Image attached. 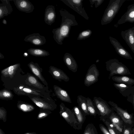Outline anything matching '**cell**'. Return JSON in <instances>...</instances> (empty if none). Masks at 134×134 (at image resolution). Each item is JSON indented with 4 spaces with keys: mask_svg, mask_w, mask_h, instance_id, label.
Instances as JSON below:
<instances>
[{
    "mask_svg": "<svg viewBox=\"0 0 134 134\" xmlns=\"http://www.w3.org/2000/svg\"><path fill=\"white\" fill-rule=\"evenodd\" d=\"M105 63L107 70L110 72L109 79L115 75L124 76L131 74L127 67L116 59H110Z\"/></svg>",
    "mask_w": 134,
    "mask_h": 134,
    "instance_id": "cell-1",
    "label": "cell"
},
{
    "mask_svg": "<svg viewBox=\"0 0 134 134\" xmlns=\"http://www.w3.org/2000/svg\"><path fill=\"white\" fill-rule=\"evenodd\" d=\"M125 0H111L105 10L102 20V24L110 23L119 11Z\"/></svg>",
    "mask_w": 134,
    "mask_h": 134,
    "instance_id": "cell-2",
    "label": "cell"
},
{
    "mask_svg": "<svg viewBox=\"0 0 134 134\" xmlns=\"http://www.w3.org/2000/svg\"><path fill=\"white\" fill-rule=\"evenodd\" d=\"M59 113L70 126L75 130H80L82 127L77 119L73 109H70L62 102L59 105Z\"/></svg>",
    "mask_w": 134,
    "mask_h": 134,
    "instance_id": "cell-3",
    "label": "cell"
},
{
    "mask_svg": "<svg viewBox=\"0 0 134 134\" xmlns=\"http://www.w3.org/2000/svg\"><path fill=\"white\" fill-rule=\"evenodd\" d=\"M13 90L16 94L19 96L36 95L46 98L52 99L49 92L35 89L26 85H20L13 88Z\"/></svg>",
    "mask_w": 134,
    "mask_h": 134,
    "instance_id": "cell-4",
    "label": "cell"
},
{
    "mask_svg": "<svg viewBox=\"0 0 134 134\" xmlns=\"http://www.w3.org/2000/svg\"><path fill=\"white\" fill-rule=\"evenodd\" d=\"M93 101L98 111L99 118L108 119L114 111L105 100L100 97H94Z\"/></svg>",
    "mask_w": 134,
    "mask_h": 134,
    "instance_id": "cell-5",
    "label": "cell"
},
{
    "mask_svg": "<svg viewBox=\"0 0 134 134\" xmlns=\"http://www.w3.org/2000/svg\"><path fill=\"white\" fill-rule=\"evenodd\" d=\"M108 103L111 106L114 111L121 117L125 125L128 127L132 128L134 126V118L133 114L129 113L126 110H124L119 107L118 105L111 101Z\"/></svg>",
    "mask_w": 134,
    "mask_h": 134,
    "instance_id": "cell-6",
    "label": "cell"
},
{
    "mask_svg": "<svg viewBox=\"0 0 134 134\" xmlns=\"http://www.w3.org/2000/svg\"><path fill=\"white\" fill-rule=\"evenodd\" d=\"M32 102L40 108L54 111L57 105L52 99L46 98L39 96L30 95L27 96Z\"/></svg>",
    "mask_w": 134,
    "mask_h": 134,
    "instance_id": "cell-7",
    "label": "cell"
},
{
    "mask_svg": "<svg viewBox=\"0 0 134 134\" xmlns=\"http://www.w3.org/2000/svg\"><path fill=\"white\" fill-rule=\"evenodd\" d=\"M99 72L96 65L92 64L89 68L85 75L84 80L85 86L89 87L97 82Z\"/></svg>",
    "mask_w": 134,
    "mask_h": 134,
    "instance_id": "cell-8",
    "label": "cell"
},
{
    "mask_svg": "<svg viewBox=\"0 0 134 134\" xmlns=\"http://www.w3.org/2000/svg\"><path fill=\"white\" fill-rule=\"evenodd\" d=\"M126 12L118 21L114 26L117 27L121 24L126 22L134 23V4L129 5Z\"/></svg>",
    "mask_w": 134,
    "mask_h": 134,
    "instance_id": "cell-9",
    "label": "cell"
},
{
    "mask_svg": "<svg viewBox=\"0 0 134 134\" xmlns=\"http://www.w3.org/2000/svg\"><path fill=\"white\" fill-rule=\"evenodd\" d=\"M110 40L116 53L120 56L127 59H133L131 54L124 48L116 38L109 37Z\"/></svg>",
    "mask_w": 134,
    "mask_h": 134,
    "instance_id": "cell-10",
    "label": "cell"
},
{
    "mask_svg": "<svg viewBox=\"0 0 134 134\" xmlns=\"http://www.w3.org/2000/svg\"><path fill=\"white\" fill-rule=\"evenodd\" d=\"M61 1L85 18L88 19V16L82 8V0Z\"/></svg>",
    "mask_w": 134,
    "mask_h": 134,
    "instance_id": "cell-11",
    "label": "cell"
},
{
    "mask_svg": "<svg viewBox=\"0 0 134 134\" xmlns=\"http://www.w3.org/2000/svg\"><path fill=\"white\" fill-rule=\"evenodd\" d=\"M17 8L20 11L26 13H31L34 8L32 4L28 0H12Z\"/></svg>",
    "mask_w": 134,
    "mask_h": 134,
    "instance_id": "cell-12",
    "label": "cell"
},
{
    "mask_svg": "<svg viewBox=\"0 0 134 134\" xmlns=\"http://www.w3.org/2000/svg\"><path fill=\"white\" fill-rule=\"evenodd\" d=\"M121 35L133 53H134V27L122 31Z\"/></svg>",
    "mask_w": 134,
    "mask_h": 134,
    "instance_id": "cell-13",
    "label": "cell"
},
{
    "mask_svg": "<svg viewBox=\"0 0 134 134\" xmlns=\"http://www.w3.org/2000/svg\"><path fill=\"white\" fill-rule=\"evenodd\" d=\"M48 72L54 79L59 81L68 82L70 80L68 76L62 70L54 66H50Z\"/></svg>",
    "mask_w": 134,
    "mask_h": 134,
    "instance_id": "cell-14",
    "label": "cell"
},
{
    "mask_svg": "<svg viewBox=\"0 0 134 134\" xmlns=\"http://www.w3.org/2000/svg\"><path fill=\"white\" fill-rule=\"evenodd\" d=\"M27 65L32 73L47 87L48 84L42 75V69L37 63L33 62L29 63Z\"/></svg>",
    "mask_w": 134,
    "mask_h": 134,
    "instance_id": "cell-15",
    "label": "cell"
},
{
    "mask_svg": "<svg viewBox=\"0 0 134 134\" xmlns=\"http://www.w3.org/2000/svg\"><path fill=\"white\" fill-rule=\"evenodd\" d=\"M24 41L38 46L43 45L46 42L45 37L38 33H33L26 36Z\"/></svg>",
    "mask_w": 134,
    "mask_h": 134,
    "instance_id": "cell-16",
    "label": "cell"
},
{
    "mask_svg": "<svg viewBox=\"0 0 134 134\" xmlns=\"http://www.w3.org/2000/svg\"><path fill=\"white\" fill-rule=\"evenodd\" d=\"M25 83L29 86H32L38 90L49 92L48 87H45L33 75L29 74L25 80Z\"/></svg>",
    "mask_w": 134,
    "mask_h": 134,
    "instance_id": "cell-17",
    "label": "cell"
},
{
    "mask_svg": "<svg viewBox=\"0 0 134 134\" xmlns=\"http://www.w3.org/2000/svg\"><path fill=\"white\" fill-rule=\"evenodd\" d=\"M56 18L55 7L52 5H48L45 10L44 21L48 25H51L54 22Z\"/></svg>",
    "mask_w": 134,
    "mask_h": 134,
    "instance_id": "cell-18",
    "label": "cell"
},
{
    "mask_svg": "<svg viewBox=\"0 0 134 134\" xmlns=\"http://www.w3.org/2000/svg\"><path fill=\"white\" fill-rule=\"evenodd\" d=\"M53 89L57 97L63 101L71 103L70 97L66 91L56 85L53 86Z\"/></svg>",
    "mask_w": 134,
    "mask_h": 134,
    "instance_id": "cell-19",
    "label": "cell"
},
{
    "mask_svg": "<svg viewBox=\"0 0 134 134\" xmlns=\"http://www.w3.org/2000/svg\"><path fill=\"white\" fill-rule=\"evenodd\" d=\"M10 0H1L2 3L0 4V19L10 14L13 10L10 1Z\"/></svg>",
    "mask_w": 134,
    "mask_h": 134,
    "instance_id": "cell-20",
    "label": "cell"
},
{
    "mask_svg": "<svg viewBox=\"0 0 134 134\" xmlns=\"http://www.w3.org/2000/svg\"><path fill=\"white\" fill-rule=\"evenodd\" d=\"M63 59L65 64L69 70L74 72L77 71V64L71 54L66 53L64 55Z\"/></svg>",
    "mask_w": 134,
    "mask_h": 134,
    "instance_id": "cell-21",
    "label": "cell"
},
{
    "mask_svg": "<svg viewBox=\"0 0 134 134\" xmlns=\"http://www.w3.org/2000/svg\"><path fill=\"white\" fill-rule=\"evenodd\" d=\"M115 87L119 91L124 97H126L131 91L134 86L123 83H114Z\"/></svg>",
    "mask_w": 134,
    "mask_h": 134,
    "instance_id": "cell-22",
    "label": "cell"
},
{
    "mask_svg": "<svg viewBox=\"0 0 134 134\" xmlns=\"http://www.w3.org/2000/svg\"><path fill=\"white\" fill-rule=\"evenodd\" d=\"M20 65L19 63H17L11 65L2 70L1 73L2 75L5 77L12 78L15 75Z\"/></svg>",
    "mask_w": 134,
    "mask_h": 134,
    "instance_id": "cell-23",
    "label": "cell"
},
{
    "mask_svg": "<svg viewBox=\"0 0 134 134\" xmlns=\"http://www.w3.org/2000/svg\"><path fill=\"white\" fill-rule=\"evenodd\" d=\"M114 81L119 83H123L132 86L134 85V79L125 76H115L111 77Z\"/></svg>",
    "mask_w": 134,
    "mask_h": 134,
    "instance_id": "cell-24",
    "label": "cell"
},
{
    "mask_svg": "<svg viewBox=\"0 0 134 134\" xmlns=\"http://www.w3.org/2000/svg\"><path fill=\"white\" fill-rule=\"evenodd\" d=\"M77 102L78 106L86 115H90L87 109L86 98L81 95H79L77 97Z\"/></svg>",
    "mask_w": 134,
    "mask_h": 134,
    "instance_id": "cell-25",
    "label": "cell"
},
{
    "mask_svg": "<svg viewBox=\"0 0 134 134\" xmlns=\"http://www.w3.org/2000/svg\"><path fill=\"white\" fill-rule=\"evenodd\" d=\"M76 118L81 126L82 125L86 119V115L79 106H75L72 109Z\"/></svg>",
    "mask_w": 134,
    "mask_h": 134,
    "instance_id": "cell-26",
    "label": "cell"
},
{
    "mask_svg": "<svg viewBox=\"0 0 134 134\" xmlns=\"http://www.w3.org/2000/svg\"><path fill=\"white\" fill-rule=\"evenodd\" d=\"M17 107L19 109L24 112H30L35 109L34 107L32 104L21 100L18 101Z\"/></svg>",
    "mask_w": 134,
    "mask_h": 134,
    "instance_id": "cell-27",
    "label": "cell"
},
{
    "mask_svg": "<svg viewBox=\"0 0 134 134\" xmlns=\"http://www.w3.org/2000/svg\"><path fill=\"white\" fill-rule=\"evenodd\" d=\"M27 51L30 55L36 57H43L50 55L48 52L41 49L30 48L27 50Z\"/></svg>",
    "mask_w": 134,
    "mask_h": 134,
    "instance_id": "cell-28",
    "label": "cell"
},
{
    "mask_svg": "<svg viewBox=\"0 0 134 134\" xmlns=\"http://www.w3.org/2000/svg\"><path fill=\"white\" fill-rule=\"evenodd\" d=\"M86 100L87 109L88 113L90 115L95 117L97 114H98V113L93 102L88 97L86 98Z\"/></svg>",
    "mask_w": 134,
    "mask_h": 134,
    "instance_id": "cell-29",
    "label": "cell"
},
{
    "mask_svg": "<svg viewBox=\"0 0 134 134\" xmlns=\"http://www.w3.org/2000/svg\"><path fill=\"white\" fill-rule=\"evenodd\" d=\"M118 115L116 113H115L114 111L108 119L109 120L111 123L115 124L121 127H123V122Z\"/></svg>",
    "mask_w": 134,
    "mask_h": 134,
    "instance_id": "cell-30",
    "label": "cell"
},
{
    "mask_svg": "<svg viewBox=\"0 0 134 134\" xmlns=\"http://www.w3.org/2000/svg\"><path fill=\"white\" fill-rule=\"evenodd\" d=\"M14 95L12 92L7 89H4L0 91V99L3 100H12Z\"/></svg>",
    "mask_w": 134,
    "mask_h": 134,
    "instance_id": "cell-31",
    "label": "cell"
},
{
    "mask_svg": "<svg viewBox=\"0 0 134 134\" xmlns=\"http://www.w3.org/2000/svg\"><path fill=\"white\" fill-rule=\"evenodd\" d=\"M83 134H98L94 125L92 123H89L86 126Z\"/></svg>",
    "mask_w": 134,
    "mask_h": 134,
    "instance_id": "cell-32",
    "label": "cell"
},
{
    "mask_svg": "<svg viewBox=\"0 0 134 134\" xmlns=\"http://www.w3.org/2000/svg\"><path fill=\"white\" fill-rule=\"evenodd\" d=\"M106 126L107 130L110 134H118L114 129L111 126L110 122L108 119L99 118Z\"/></svg>",
    "mask_w": 134,
    "mask_h": 134,
    "instance_id": "cell-33",
    "label": "cell"
},
{
    "mask_svg": "<svg viewBox=\"0 0 134 134\" xmlns=\"http://www.w3.org/2000/svg\"><path fill=\"white\" fill-rule=\"evenodd\" d=\"M52 113L51 111L45 109L40 108L39 111L37 116L38 119H41L48 116Z\"/></svg>",
    "mask_w": 134,
    "mask_h": 134,
    "instance_id": "cell-34",
    "label": "cell"
},
{
    "mask_svg": "<svg viewBox=\"0 0 134 134\" xmlns=\"http://www.w3.org/2000/svg\"><path fill=\"white\" fill-rule=\"evenodd\" d=\"M92 34V31L87 30L82 32L79 35L77 39L79 40L84 39L89 37Z\"/></svg>",
    "mask_w": 134,
    "mask_h": 134,
    "instance_id": "cell-35",
    "label": "cell"
},
{
    "mask_svg": "<svg viewBox=\"0 0 134 134\" xmlns=\"http://www.w3.org/2000/svg\"><path fill=\"white\" fill-rule=\"evenodd\" d=\"M7 111L3 107H0V120L4 122L7 121Z\"/></svg>",
    "mask_w": 134,
    "mask_h": 134,
    "instance_id": "cell-36",
    "label": "cell"
},
{
    "mask_svg": "<svg viewBox=\"0 0 134 134\" xmlns=\"http://www.w3.org/2000/svg\"><path fill=\"white\" fill-rule=\"evenodd\" d=\"M126 98L127 100L132 104L134 109V87Z\"/></svg>",
    "mask_w": 134,
    "mask_h": 134,
    "instance_id": "cell-37",
    "label": "cell"
},
{
    "mask_svg": "<svg viewBox=\"0 0 134 134\" xmlns=\"http://www.w3.org/2000/svg\"><path fill=\"white\" fill-rule=\"evenodd\" d=\"M110 122L111 126L114 129L117 134H121L123 131V127H121L115 124L112 123L110 121Z\"/></svg>",
    "mask_w": 134,
    "mask_h": 134,
    "instance_id": "cell-38",
    "label": "cell"
},
{
    "mask_svg": "<svg viewBox=\"0 0 134 134\" xmlns=\"http://www.w3.org/2000/svg\"><path fill=\"white\" fill-rule=\"evenodd\" d=\"M123 134H132V129L130 127H128L124 125L123 129Z\"/></svg>",
    "mask_w": 134,
    "mask_h": 134,
    "instance_id": "cell-39",
    "label": "cell"
},
{
    "mask_svg": "<svg viewBox=\"0 0 134 134\" xmlns=\"http://www.w3.org/2000/svg\"><path fill=\"white\" fill-rule=\"evenodd\" d=\"M99 129L103 134H110L106 127L102 124L99 125Z\"/></svg>",
    "mask_w": 134,
    "mask_h": 134,
    "instance_id": "cell-40",
    "label": "cell"
},
{
    "mask_svg": "<svg viewBox=\"0 0 134 134\" xmlns=\"http://www.w3.org/2000/svg\"><path fill=\"white\" fill-rule=\"evenodd\" d=\"M24 134H38V133H36L34 132H26Z\"/></svg>",
    "mask_w": 134,
    "mask_h": 134,
    "instance_id": "cell-41",
    "label": "cell"
},
{
    "mask_svg": "<svg viewBox=\"0 0 134 134\" xmlns=\"http://www.w3.org/2000/svg\"><path fill=\"white\" fill-rule=\"evenodd\" d=\"M2 23L4 24H5V25L7 24V21L5 19H3V21H2Z\"/></svg>",
    "mask_w": 134,
    "mask_h": 134,
    "instance_id": "cell-42",
    "label": "cell"
},
{
    "mask_svg": "<svg viewBox=\"0 0 134 134\" xmlns=\"http://www.w3.org/2000/svg\"><path fill=\"white\" fill-rule=\"evenodd\" d=\"M4 58V56L1 53H0V58L1 59Z\"/></svg>",
    "mask_w": 134,
    "mask_h": 134,
    "instance_id": "cell-43",
    "label": "cell"
},
{
    "mask_svg": "<svg viewBox=\"0 0 134 134\" xmlns=\"http://www.w3.org/2000/svg\"><path fill=\"white\" fill-rule=\"evenodd\" d=\"M0 134H5L3 131L1 129H0Z\"/></svg>",
    "mask_w": 134,
    "mask_h": 134,
    "instance_id": "cell-44",
    "label": "cell"
},
{
    "mask_svg": "<svg viewBox=\"0 0 134 134\" xmlns=\"http://www.w3.org/2000/svg\"><path fill=\"white\" fill-rule=\"evenodd\" d=\"M28 54L27 53L25 52L24 54V55H25V56H27V55Z\"/></svg>",
    "mask_w": 134,
    "mask_h": 134,
    "instance_id": "cell-45",
    "label": "cell"
},
{
    "mask_svg": "<svg viewBox=\"0 0 134 134\" xmlns=\"http://www.w3.org/2000/svg\"><path fill=\"white\" fill-rule=\"evenodd\" d=\"M133 134H134V127L132 129Z\"/></svg>",
    "mask_w": 134,
    "mask_h": 134,
    "instance_id": "cell-46",
    "label": "cell"
},
{
    "mask_svg": "<svg viewBox=\"0 0 134 134\" xmlns=\"http://www.w3.org/2000/svg\"></svg>",
    "mask_w": 134,
    "mask_h": 134,
    "instance_id": "cell-47",
    "label": "cell"
}]
</instances>
